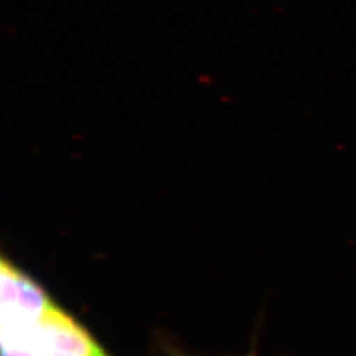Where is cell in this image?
Instances as JSON below:
<instances>
[{
    "mask_svg": "<svg viewBox=\"0 0 356 356\" xmlns=\"http://www.w3.org/2000/svg\"><path fill=\"white\" fill-rule=\"evenodd\" d=\"M53 307L51 298L38 284L1 261V327L35 323Z\"/></svg>",
    "mask_w": 356,
    "mask_h": 356,
    "instance_id": "cell-2",
    "label": "cell"
},
{
    "mask_svg": "<svg viewBox=\"0 0 356 356\" xmlns=\"http://www.w3.org/2000/svg\"><path fill=\"white\" fill-rule=\"evenodd\" d=\"M104 356H106V355H104Z\"/></svg>",
    "mask_w": 356,
    "mask_h": 356,
    "instance_id": "cell-3",
    "label": "cell"
},
{
    "mask_svg": "<svg viewBox=\"0 0 356 356\" xmlns=\"http://www.w3.org/2000/svg\"><path fill=\"white\" fill-rule=\"evenodd\" d=\"M3 356H104L86 330L54 306L35 323L1 329Z\"/></svg>",
    "mask_w": 356,
    "mask_h": 356,
    "instance_id": "cell-1",
    "label": "cell"
}]
</instances>
